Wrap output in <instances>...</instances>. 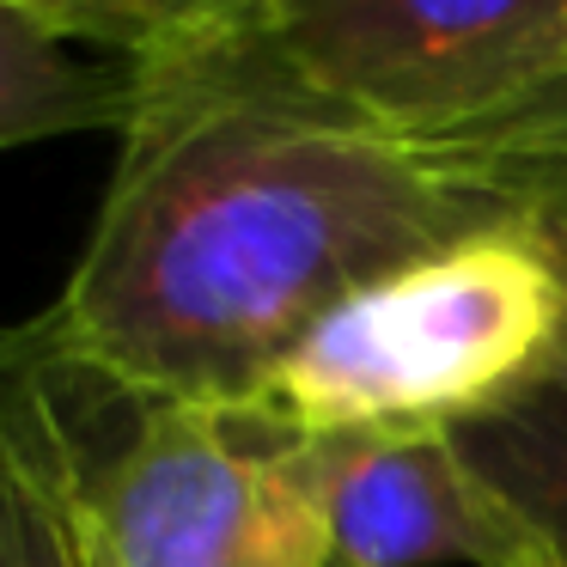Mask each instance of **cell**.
I'll return each mask as SVG.
<instances>
[{"mask_svg": "<svg viewBox=\"0 0 567 567\" xmlns=\"http://www.w3.org/2000/svg\"><path fill=\"white\" fill-rule=\"evenodd\" d=\"M567 104L415 141L275 80L245 38L135 68L111 189L43 330L135 396L245 409L367 281L537 214Z\"/></svg>", "mask_w": 567, "mask_h": 567, "instance_id": "cell-1", "label": "cell"}, {"mask_svg": "<svg viewBox=\"0 0 567 567\" xmlns=\"http://www.w3.org/2000/svg\"><path fill=\"white\" fill-rule=\"evenodd\" d=\"M62 445L86 530L116 567H336L299 433L257 409L135 396L43 323L7 330Z\"/></svg>", "mask_w": 567, "mask_h": 567, "instance_id": "cell-2", "label": "cell"}, {"mask_svg": "<svg viewBox=\"0 0 567 567\" xmlns=\"http://www.w3.org/2000/svg\"><path fill=\"white\" fill-rule=\"evenodd\" d=\"M561 348L567 281L530 214L348 293L287 348L245 409L299 440L384 427L452 433L543 379Z\"/></svg>", "mask_w": 567, "mask_h": 567, "instance_id": "cell-3", "label": "cell"}, {"mask_svg": "<svg viewBox=\"0 0 567 567\" xmlns=\"http://www.w3.org/2000/svg\"><path fill=\"white\" fill-rule=\"evenodd\" d=\"M245 50L384 135L452 141L561 111L567 0H262Z\"/></svg>", "mask_w": 567, "mask_h": 567, "instance_id": "cell-4", "label": "cell"}, {"mask_svg": "<svg viewBox=\"0 0 567 567\" xmlns=\"http://www.w3.org/2000/svg\"><path fill=\"white\" fill-rule=\"evenodd\" d=\"M336 567H555L445 427L299 440Z\"/></svg>", "mask_w": 567, "mask_h": 567, "instance_id": "cell-5", "label": "cell"}, {"mask_svg": "<svg viewBox=\"0 0 567 567\" xmlns=\"http://www.w3.org/2000/svg\"><path fill=\"white\" fill-rule=\"evenodd\" d=\"M0 567H86V525L62 445L0 336Z\"/></svg>", "mask_w": 567, "mask_h": 567, "instance_id": "cell-6", "label": "cell"}, {"mask_svg": "<svg viewBox=\"0 0 567 567\" xmlns=\"http://www.w3.org/2000/svg\"><path fill=\"white\" fill-rule=\"evenodd\" d=\"M128 111H135V68L92 62L86 50L0 7V153L80 128L123 135Z\"/></svg>", "mask_w": 567, "mask_h": 567, "instance_id": "cell-7", "label": "cell"}, {"mask_svg": "<svg viewBox=\"0 0 567 567\" xmlns=\"http://www.w3.org/2000/svg\"><path fill=\"white\" fill-rule=\"evenodd\" d=\"M457 452L494 482L506 506L537 530L555 567H567V367L555 360L501 409L452 427Z\"/></svg>", "mask_w": 567, "mask_h": 567, "instance_id": "cell-8", "label": "cell"}, {"mask_svg": "<svg viewBox=\"0 0 567 567\" xmlns=\"http://www.w3.org/2000/svg\"><path fill=\"white\" fill-rule=\"evenodd\" d=\"M74 50H99L123 68L189 55L250 25L262 0H0Z\"/></svg>", "mask_w": 567, "mask_h": 567, "instance_id": "cell-9", "label": "cell"}, {"mask_svg": "<svg viewBox=\"0 0 567 567\" xmlns=\"http://www.w3.org/2000/svg\"><path fill=\"white\" fill-rule=\"evenodd\" d=\"M537 233H543V245H549L555 269H561V281H567V165L549 184V196L537 202ZM561 367H567V348H561Z\"/></svg>", "mask_w": 567, "mask_h": 567, "instance_id": "cell-10", "label": "cell"}, {"mask_svg": "<svg viewBox=\"0 0 567 567\" xmlns=\"http://www.w3.org/2000/svg\"><path fill=\"white\" fill-rule=\"evenodd\" d=\"M80 525H86V518H80ZM86 567H116V561H111V549H104V543L92 537V530H86Z\"/></svg>", "mask_w": 567, "mask_h": 567, "instance_id": "cell-11", "label": "cell"}]
</instances>
